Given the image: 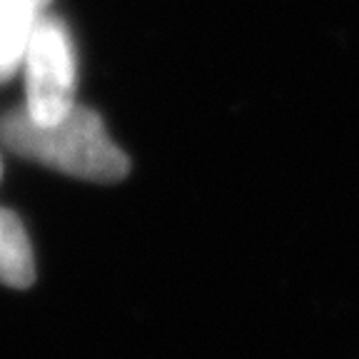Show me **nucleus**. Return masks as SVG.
Segmentation results:
<instances>
[{"label": "nucleus", "instance_id": "nucleus-3", "mask_svg": "<svg viewBox=\"0 0 359 359\" xmlns=\"http://www.w3.org/2000/svg\"><path fill=\"white\" fill-rule=\"evenodd\" d=\"M50 0H0V83L20 70L30 35Z\"/></svg>", "mask_w": 359, "mask_h": 359}, {"label": "nucleus", "instance_id": "nucleus-4", "mask_svg": "<svg viewBox=\"0 0 359 359\" xmlns=\"http://www.w3.org/2000/svg\"><path fill=\"white\" fill-rule=\"evenodd\" d=\"M0 282L25 290L35 282V257L20 217L0 208Z\"/></svg>", "mask_w": 359, "mask_h": 359}, {"label": "nucleus", "instance_id": "nucleus-5", "mask_svg": "<svg viewBox=\"0 0 359 359\" xmlns=\"http://www.w3.org/2000/svg\"><path fill=\"white\" fill-rule=\"evenodd\" d=\"M0 175H3V163H0Z\"/></svg>", "mask_w": 359, "mask_h": 359}, {"label": "nucleus", "instance_id": "nucleus-2", "mask_svg": "<svg viewBox=\"0 0 359 359\" xmlns=\"http://www.w3.org/2000/svg\"><path fill=\"white\" fill-rule=\"evenodd\" d=\"M25 67V107L28 118L38 125H53L73 110L75 102V45L67 25L55 15H40L28 50Z\"/></svg>", "mask_w": 359, "mask_h": 359}, {"label": "nucleus", "instance_id": "nucleus-1", "mask_svg": "<svg viewBox=\"0 0 359 359\" xmlns=\"http://www.w3.org/2000/svg\"><path fill=\"white\" fill-rule=\"evenodd\" d=\"M0 140L11 152L88 182H120L130 160L107 133L95 110L75 105L53 125H38L28 112L13 110L0 120Z\"/></svg>", "mask_w": 359, "mask_h": 359}]
</instances>
